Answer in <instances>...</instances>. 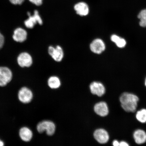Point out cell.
<instances>
[{"mask_svg":"<svg viewBox=\"0 0 146 146\" xmlns=\"http://www.w3.org/2000/svg\"><path fill=\"white\" fill-rule=\"evenodd\" d=\"M49 55L54 61L56 62H61L63 59L64 52L63 49L59 45H57L55 47L50 46L48 48Z\"/></svg>","mask_w":146,"mask_h":146,"instance_id":"6","label":"cell"},{"mask_svg":"<svg viewBox=\"0 0 146 146\" xmlns=\"http://www.w3.org/2000/svg\"><path fill=\"white\" fill-rule=\"evenodd\" d=\"M74 8L76 13L81 16H87L90 12L88 5L84 1H80L76 3Z\"/></svg>","mask_w":146,"mask_h":146,"instance_id":"9","label":"cell"},{"mask_svg":"<svg viewBox=\"0 0 146 146\" xmlns=\"http://www.w3.org/2000/svg\"><path fill=\"white\" fill-rule=\"evenodd\" d=\"M94 136L96 141L101 144L107 143L109 139L108 133L105 129H96L94 133Z\"/></svg>","mask_w":146,"mask_h":146,"instance_id":"10","label":"cell"},{"mask_svg":"<svg viewBox=\"0 0 146 146\" xmlns=\"http://www.w3.org/2000/svg\"><path fill=\"white\" fill-rule=\"evenodd\" d=\"M31 3H33L36 6H40L42 4L43 0H29Z\"/></svg>","mask_w":146,"mask_h":146,"instance_id":"20","label":"cell"},{"mask_svg":"<svg viewBox=\"0 0 146 146\" xmlns=\"http://www.w3.org/2000/svg\"><path fill=\"white\" fill-rule=\"evenodd\" d=\"M91 92L92 94L102 96L105 94L106 89L104 86L100 82H94L91 84L90 86Z\"/></svg>","mask_w":146,"mask_h":146,"instance_id":"11","label":"cell"},{"mask_svg":"<svg viewBox=\"0 0 146 146\" xmlns=\"http://www.w3.org/2000/svg\"><path fill=\"white\" fill-rule=\"evenodd\" d=\"M120 104L122 108L127 112H134L137 107L138 97L134 94L124 92L120 97Z\"/></svg>","mask_w":146,"mask_h":146,"instance_id":"1","label":"cell"},{"mask_svg":"<svg viewBox=\"0 0 146 146\" xmlns=\"http://www.w3.org/2000/svg\"><path fill=\"white\" fill-rule=\"evenodd\" d=\"M18 97L19 101L23 104L30 103L33 99V95L32 91L26 87H23L20 89Z\"/></svg>","mask_w":146,"mask_h":146,"instance_id":"5","label":"cell"},{"mask_svg":"<svg viewBox=\"0 0 146 146\" xmlns=\"http://www.w3.org/2000/svg\"><path fill=\"white\" fill-rule=\"evenodd\" d=\"M37 131L40 133L46 131V134L49 136L54 134L56 129L54 124L48 120H44L38 123L36 126Z\"/></svg>","mask_w":146,"mask_h":146,"instance_id":"2","label":"cell"},{"mask_svg":"<svg viewBox=\"0 0 146 146\" xmlns=\"http://www.w3.org/2000/svg\"><path fill=\"white\" fill-rule=\"evenodd\" d=\"M94 110L97 114L102 117L106 116L109 113L108 106L105 102H100L96 104L94 106Z\"/></svg>","mask_w":146,"mask_h":146,"instance_id":"12","label":"cell"},{"mask_svg":"<svg viewBox=\"0 0 146 146\" xmlns=\"http://www.w3.org/2000/svg\"><path fill=\"white\" fill-rule=\"evenodd\" d=\"M129 145L125 141H121L119 142V145L120 146H129Z\"/></svg>","mask_w":146,"mask_h":146,"instance_id":"23","label":"cell"},{"mask_svg":"<svg viewBox=\"0 0 146 146\" xmlns=\"http://www.w3.org/2000/svg\"><path fill=\"white\" fill-rule=\"evenodd\" d=\"M145 86L146 87V79L145 80Z\"/></svg>","mask_w":146,"mask_h":146,"instance_id":"26","label":"cell"},{"mask_svg":"<svg viewBox=\"0 0 146 146\" xmlns=\"http://www.w3.org/2000/svg\"><path fill=\"white\" fill-rule=\"evenodd\" d=\"M138 17L140 20V26L143 27H146V9H143L139 12Z\"/></svg>","mask_w":146,"mask_h":146,"instance_id":"19","label":"cell"},{"mask_svg":"<svg viewBox=\"0 0 146 146\" xmlns=\"http://www.w3.org/2000/svg\"><path fill=\"white\" fill-rule=\"evenodd\" d=\"M113 145L114 146H118L119 145V142L117 140H114L113 142Z\"/></svg>","mask_w":146,"mask_h":146,"instance_id":"24","label":"cell"},{"mask_svg":"<svg viewBox=\"0 0 146 146\" xmlns=\"http://www.w3.org/2000/svg\"><path fill=\"white\" fill-rule=\"evenodd\" d=\"M5 38L4 36L0 32V50L2 48L4 45Z\"/></svg>","mask_w":146,"mask_h":146,"instance_id":"22","label":"cell"},{"mask_svg":"<svg viewBox=\"0 0 146 146\" xmlns=\"http://www.w3.org/2000/svg\"><path fill=\"white\" fill-rule=\"evenodd\" d=\"M17 62L22 67H30L33 64L31 56L28 53L23 52L20 54L17 58Z\"/></svg>","mask_w":146,"mask_h":146,"instance_id":"8","label":"cell"},{"mask_svg":"<svg viewBox=\"0 0 146 146\" xmlns=\"http://www.w3.org/2000/svg\"><path fill=\"white\" fill-rule=\"evenodd\" d=\"M12 4L14 5H21L24 2L25 0H9Z\"/></svg>","mask_w":146,"mask_h":146,"instance_id":"21","label":"cell"},{"mask_svg":"<svg viewBox=\"0 0 146 146\" xmlns=\"http://www.w3.org/2000/svg\"><path fill=\"white\" fill-rule=\"evenodd\" d=\"M136 118L139 121L142 123H146V109H143L137 111Z\"/></svg>","mask_w":146,"mask_h":146,"instance_id":"18","label":"cell"},{"mask_svg":"<svg viewBox=\"0 0 146 146\" xmlns=\"http://www.w3.org/2000/svg\"><path fill=\"white\" fill-rule=\"evenodd\" d=\"M27 14L29 18L25 21V26L27 28L32 29L37 23L40 25L42 24L43 21L39 15L38 11L35 10L33 15H31V13L29 12L27 13Z\"/></svg>","mask_w":146,"mask_h":146,"instance_id":"4","label":"cell"},{"mask_svg":"<svg viewBox=\"0 0 146 146\" xmlns=\"http://www.w3.org/2000/svg\"><path fill=\"white\" fill-rule=\"evenodd\" d=\"M19 135L23 141L28 142L32 139L33 133L32 131L29 128L23 127L20 129Z\"/></svg>","mask_w":146,"mask_h":146,"instance_id":"14","label":"cell"},{"mask_svg":"<svg viewBox=\"0 0 146 146\" xmlns=\"http://www.w3.org/2000/svg\"><path fill=\"white\" fill-rule=\"evenodd\" d=\"M49 86L52 89H57L61 85V82L59 78L56 76H51L48 81Z\"/></svg>","mask_w":146,"mask_h":146,"instance_id":"17","label":"cell"},{"mask_svg":"<svg viewBox=\"0 0 146 146\" xmlns=\"http://www.w3.org/2000/svg\"><path fill=\"white\" fill-rule=\"evenodd\" d=\"M111 41L120 48H123L126 44V42L125 39L115 35L111 36Z\"/></svg>","mask_w":146,"mask_h":146,"instance_id":"16","label":"cell"},{"mask_svg":"<svg viewBox=\"0 0 146 146\" xmlns=\"http://www.w3.org/2000/svg\"><path fill=\"white\" fill-rule=\"evenodd\" d=\"M12 71L8 67H0V87H5L11 81Z\"/></svg>","mask_w":146,"mask_h":146,"instance_id":"3","label":"cell"},{"mask_svg":"<svg viewBox=\"0 0 146 146\" xmlns=\"http://www.w3.org/2000/svg\"><path fill=\"white\" fill-rule=\"evenodd\" d=\"M90 48L91 52L94 54H100L105 50L106 45L103 40L96 38L91 42Z\"/></svg>","mask_w":146,"mask_h":146,"instance_id":"7","label":"cell"},{"mask_svg":"<svg viewBox=\"0 0 146 146\" xmlns=\"http://www.w3.org/2000/svg\"><path fill=\"white\" fill-rule=\"evenodd\" d=\"M27 35L26 31L21 27H19L14 31L13 38L16 42H23L26 40Z\"/></svg>","mask_w":146,"mask_h":146,"instance_id":"13","label":"cell"},{"mask_svg":"<svg viewBox=\"0 0 146 146\" xmlns=\"http://www.w3.org/2000/svg\"><path fill=\"white\" fill-rule=\"evenodd\" d=\"M4 145V143L3 141L0 139V146H3Z\"/></svg>","mask_w":146,"mask_h":146,"instance_id":"25","label":"cell"},{"mask_svg":"<svg viewBox=\"0 0 146 146\" xmlns=\"http://www.w3.org/2000/svg\"><path fill=\"white\" fill-rule=\"evenodd\" d=\"M133 137L137 144L141 145L146 141V133L142 129H137L133 134Z\"/></svg>","mask_w":146,"mask_h":146,"instance_id":"15","label":"cell"}]
</instances>
